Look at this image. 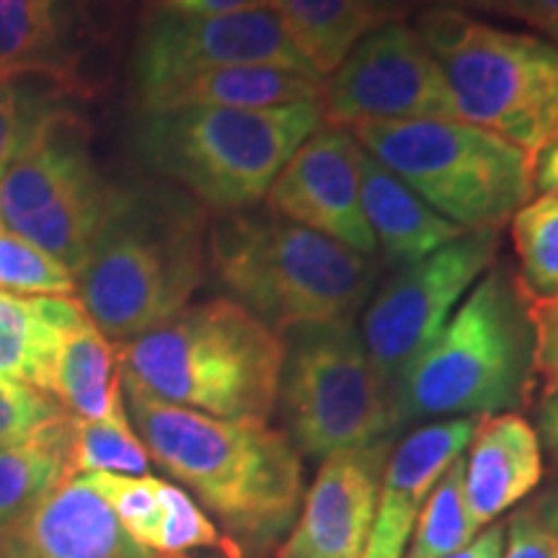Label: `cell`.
<instances>
[{
    "instance_id": "6da1fadb",
    "label": "cell",
    "mask_w": 558,
    "mask_h": 558,
    "mask_svg": "<svg viewBox=\"0 0 558 558\" xmlns=\"http://www.w3.org/2000/svg\"><path fill=\"white\" fill-rule=\"evenodd\" d=\"M124 409L153 463L197 497L241 558H264L295 527L303 460L288 432L262 418L173 407L122 378Z\"/></svg>"
},
{
    "instance_id": "7a4b0ae2",
    "label": "cell",
    "mask_w": 558,
    "mask_h": 558,
    "mask_svg": "<svg viewBox=\"0 0 558 558\" xmlns=\"http://www.w3.org/2000/svg\"><path fill=\"white\" fill-rule=\"evenodd\" d=\"M207 209L177 186L114 190L75 277L83 311L114 344L143 337L190 305L207 271Z\"/></svg>"
},
{
    "instance_id": "3957f363",
    "label": "cell",
    "mask_w": 558,
    "mask_h": 558,
    "mask_svg": "<svg viewBox=\"0 0 558 558\" xmlns=\"http://www.w3.org/2000/svg\"><path fill=\"white\" fill-rule=\"evenodd\" d=\"M207 267L233 295L230 300L279 333L354 326L378 279L373 256L267 207L209 220Z\"/></svg>"
},
{
    "instance_id": "277c9868",
    "label": "cell",
    "mask_w": 558,
    "mask_h": 558,
    "mask_svg": "<svg viewBox=\"0 0 558 558\" xmlns=\"http://www.w3.org/2000/svg\"><path fill=\"white\" fill-rule=\"evenodd\" d=\"M124 380L156 399L218 418L267 422L288 344L230 298L186 305L169 324L114 344Z\"/></svg>"
},
{
    "instance_id": "5b68a950",
    "label": "cell",
    "mask_w": 558,
    "mask_h": 558,
    "mask_svg": "<svg viewBox=\"0 0 558 558\" xmlns=\"http://www.w3.org/2000/svg\"><path fill=\"white\" fill-rule=\"evenodd\" d=\"M533 344L518 271L497 259L396 388L399 429L424 418L492 416L525 407L535 386Z\"/></svg>"
},
{
    "instance_id": "8992f818",
    "label": "cell",
    "mask_w": 558,
    "mask_h": 558,
    "mask_svg": "<svg viewBox=\"0 0 558 558\" xmlns=\"http://www.w3.org/2000/svg\"><path fill=\"white\" fill-rule=\"evenodd\" d=\"M320 124V101L140 111L135 148L148 169L207 213H241L264 205L279 171Z\"/></svg>"
},
{
    "instance_id": "52a82bcc",
    "label": "cell",
    "mask_w": 558,
    "mask_h": 558,
    "mask_svg": "<svg viewBox=\"0 0 558 558\" xmlns=\"http://www.w3.org/2000/svg\"><path fill=\"white\" fill-rule=\"evenodd\" d=\"M347 130L367 156L465 230L501 228L535 197L533 158L471 122L435 117L362 122Z\"/></svg>"
},
{
    "instance_id": "ba28073f",
    "label": "cell",
    "mask_w": 558,
    "mask_h": 558,
    "mask_svg": "<svg viewBox=\"0 0 558 558\" xmlns=\"http://www.w3.org/2000/svg\"><path fill=\"white\" fill-rule=\"evenodd\" d=\"M111 194L88 153L81 117L47 109L0 177V222L78 277L107 218Z\"/></svg>"
},
{
    "instance_id": "9c48e42d",
    "label": "cell",
    "mask_w": 558,
    "mask_h": 558,
    "mask_svg": "<svg viewBox=\"0 0 558 558\" xmlns=\"http://www.w3.org/2000/svg\"><path fill=\"white\" fill-rule=\"evenodd\" d=\"M279 399L295 450L318 460L383 442L399 429L393 390L369 362L357 326L295 331Z\"/></svg>"
},
{
    "instance_id": "30bf717a",
    "label": "cell",
    "mask_w": 558,
    "mask_h": 558,
    "mask_svg": "<svg viewBox=\"0 0 558 558\" xmlns=\"http://www.w3.org/2000/svg\"><path fill=\"white\" fill-rule=\"evenodd\" d=\"M437 62L458 120L505 137L533 163L558 140V50L550 41L478 21L469 41Z\"/></svg>"
},
{
    "instance_id": "8fae6325",
    "label": "cell",
    "mask_w": 558,
    "mask_h": 558,
    "mask_svg": "<svg viewBox=\"0 0 558 558\" xmlns=\"http://www.w3.org/2000/svg\"><path fill=\"white\" fill-rule=\"evenodd\" d=\"M499 246L501 228L469 230L373 290L357 331L369 362L393 393L448 326L460 300L499 259Z\"/></svg>"
},
{
    "instance_id": "7c38bea8",
    "label": "cell",
    "mask_w": 558,
    "mask_h": 558,
    "mask_svg": "<svg viewBox=\"0 0 558 558\" xmlns=\"http://www.w3.org/2000/svg\"><path fill=\"white\" fill-rule=\"evenodd\" d=\"M241 65H269L316 75L271 5L220 16L148 11L132 54L135 99H145L153 90L205 70Z\"/></svg>"
},
{
    "instance_id": "4fadbf2b",
    "label": "cell",
    "mask_w": 558,
    "mask_h": 558,
    "mask_svg": "<svg viewBox=\"0 0 558 558\" xmlns=\"http://www.w3.org/2000/svg\"><path fill=\"white\" fill-rule=\"evenodd\" d=\"M320 111L326 124L339 128L435 117L458 120L442 68L401 21L369 32L324 78Z\"/></svg>"
},
{
    "instance_id": "5bb4252c",
    "label": "cell",
    "mask_w": 558,
    "mask_h": 558,
    "mask_svg": "<svg viewBox=\"0 0 558 558\" xmlns=\"http://www.w3.org/2000/svg\"><path fill=\"white\" fill-rule=\"evenodd\" d=\"M362 156L352 132L324 122L279 171L264 207L362 256H375L378 246L360 199Z\"/></svg>"
},
{
    "instance_id": "9a60e30c",
    "label": "cell",
    "mask_w": 558,
    "mask_h": 558,
    "mask_svg": "<svg viewBox=\"0 0 558 558\" xmlns=\"http://www.w3.org/2000/svg\"><path fill=\"white\" fill-rule=\"evenodd\" d=\"M393 445L396 439L390 437L320 460L295 527L277 548V558H362Z\"/></svg>"
},
{
    "instance_id": "2e32d148",
    "label": "cell",
    "mask_w": 558,
    "mask_h": 558,
    "mask_svg": "<svg viewBox=\"0 0 558 558\" xmlns=\"http://www.w3.org/2000/svg\"><path fill=\"white\" fill-rule=\"evenodd\" d=\"M0 558H186L140 546L107 501L75 476L0 527Z\"/></svg>"
},
{
    "instance_id": "e0dca14e",
    "label": "cell",
    "mask_w": 558,
    "mask_h": 558,
    "mask_svg": "<svg viewBox=\"0 0 558 558\" xmlns=\"http://www.w3.org/2000/svg\"><path fill=\"white\" fill-rule=\"evenodd\" d=\"M478 416L439 418L411 429L390 450L383 471L373 533L362 558H403L432 488L469 448Z\"/></svg>"
},
{
    "instance_id": "ac0fdd59",
    "label": "cell",
    "mask_w": 558,
    "mask_h": 558,
    "mask_svg": "<svg viewBox=\"0 0 558 558\" xmlns=\"http://www.w3.org/2000/svg\"><path fill=\"white\" fill-rule=\"evenodd\" d=\"M86 484L107 501L120 525L140 546L166 556H184L192 550H220L241 558L220 527L184 488L156 476H117L86 473Z\"/></svg>"
},
{
    "instance_id": "d6986e66",
    "label": "cell",
    "mask_w": 558,
    "mask_h": 558,
    "mask_svg": "<svg viewBox=\"0 0 558 558\" xmlns=\"http://www.w3.org/2000/svg\"><path fill=\"white\" fill-rule=\"evenodd\" d=\"M465 507L476 533L499 522L541 484V437L525 416H478L465 448Z\"/></svg>"
},
{
    "instance_id": "ffe728a7",
    "label": "cell",
    "mask_w": 558,
    "mask_h": 558,
    "mask_svg": "<svg viewBox=\"0 0 558 558\" xmlns=\"http://www.w3.org/2000/svg\"><path fill=\"white\" fill-rule=\"evenodd\" d=\"M360 199L375 246L393 267H409L427 259L429 254L469 233L435 213L396 173L367 153L362 156Z\"/></svg>"
},
{
    "instance_id": "44dd1931",
    "label": "cell",
    "mask_w": 558,
    "mask_h": 558,
    "mask_svg": "<svg viewBox=\"0 0 558 558\" xmlns=\"http://www.w3.org/2000/svg\"><path fill=\"white\" fill-rule=\"evenodd\" d=\"M88 39L78 0H0V81L41 73L60 83L68 58Z\"/></svg>"
},
{
    "instance_id": "7402d4cb",
    "label": "cell",
    "mask_w": 558,
    "mask_h": 558,
    "mask_svg": "<svg viewBox=\"0 0 558 558\" xmlns=\"http://www.w3.org/2000/svg\"><path fill=\"white\" fill-rule=\"evenodd\" d=\"M324 81L316 75L269 65H241L205 70L190 78L173 81L140 99V111L179 107H226V109H271L290 104L320 101Z\"/></svg>"
},
{
    "instance_id": "603a6c76",
    "label": "cell",
    "mask_w": 558,
    "mask_h": 558,
    "mask_svg": "<svg viewBox=\"0 0 558 558\" xmlns=\"http://www.w3.org/2000/svg\"><path fill=\"white\" fill-rule=\"evenodd\" d=\"M83 313L75 295L29 298L0 290V375L52 393L62 337Z\"/></svg>"
},
{
    "instance_id": "cb8c5ba5",
    "label": "cell",
    "mask_w": 558,
    "mask_h": 558,
    "mask_svg": "<svg viewBox=\"0 0 558 558\" xmlns=\"http://www.w3.org/2000/svg\"><path fill=\"white\" fill-rule=\"evenodd\" d=\"M403 0H271L298 50L320 81L383 24L403 13Z\"/></svg>"
},
{
    "instance_id": "d4e9b609",
    "label": "cell",
    "mask_w": 558,
    "mask_h": 558,
    "mask_svg": "<svg viewBox=\"0 0 558 558\" xmlns=\"http://www.w3.org/2000/svg\"><path fill=\"white\" fill-rule=\"evenodd\" d=\"M50 396L65 414L81 422H96L128 411L117 349L88 313H83L62 337Z\"/></svg>"
},
{
    "instance_id": "484cf974",
    "label": "cell",
    "mask_w": 558,
    "mask_h": 558,
    "mask_svg": "<svg viewBox=\"0 0 558 558\" xmlns=\"http://www.w3.org/2000/svg\"><path fill=\"white\" fill-rule=\"evenodd\" d=\"M70 432L73 416L60 414L29 442L0 448V527L73 478Z\"/></svg>"
},
{
    "instance_id": "4316f807",
    "label": "cell",
    "mask_w": 558,
    "mask_h": 558,
    "mask_svg": "<svg viewBox=\"0 0 558 558\" xmlns=\"http://www.w3.org/2000/svg\"><path fill=\"white\" fill-rule=\"evenodd\" d=\"M518 282L530 305L558 300V197L535 194L509 220Z\"/></svg>"
},
{
    "instance_id": "83f0119b",
    "label": "cell",
    "mask_w": 558,
    "mask_h": 558,
    "mask_svg": "<svg viewBox=\"0 0 558 558\" xmlns=\"http://www.w3.org/2000/svg\"><path fill=\"white\" fill-rule=\"evenodd\" d=\"M465 456V452H463ZM448 465L418 514L403 558H448L476 538L465 507V458Z\"/></svg>"
},
{
    "instance_id": "f1b7e54d",
    "label": "cell",
    "mask_w": 558,
    "mask_h": 558,
    "mask_svg": "<svg viewBox=\"0 0 558 558\" xmlns=\"http://www.w3.org/2000/svg\"><path fill=\"white\" fill-rule=\"evenodd\" d=\"M70 471L75 476L86 473H117V476H148L150 456L143 439L132 429L124 414L81 422L73 416L70 432Z\"/></svg>"
},
{
    "instance_id": "f546056e",
    "label": "cell",
    "mask_w": 558,
    "mask_h": 558,
    "mask_svg": "<svg viewBox=\"0 0 558 558\" xmlns=\"http://www.w3.org/2000/svg\"><path fill=\"white\" fill-rule=\"evenodd\" d=\"M0 290L29 298H70L75 295V277L47 251L3 228L0 230Z\"/></svg>"
},
{
    "instance_id": "4dcf8cb0",
    "label": "cell",
    "mask_w": 558,
    "mask_h": 558,
    "mask_svg": "<svg viewBox=\"0 0 558 558\" xmlns=\"http://www.w3.org/2000/svg\"><path fill=\"white\" fill-rule=\"evenodd\" d=\"M65 414L50 393L21 386L0 375V448L29 442L41 427Z\"/></svg>"
},
{
    "instance_id": "1f68e13d",
    "label": "cell",
    "mask_w": 558,
    "mask_h": 558,
    "mask_svg": "<svg viewBox=\"0 0 558 558\" xmlns=\"http://www.w3.org/2000/svg\"><path fill=\"white\" fill-rule=\"evenodd\" d=\"M122 60V39H88L70 54L60 75L62 96L99 99L114 83Z\"/></svg>"
},
{
    "instance_id": "d6a6232c",
    "label": "cell",
    "mask_w": 558,
    "mask_h": 558,
    "mask_svg": "<svg viewBox=\"0 0 558 558\" xmlns=\"http://www.w3.org/2000/svg\"><path fill=\"white\" fill-rule=\"evenodd\" d=\"M478 19H473L469 11L456 9V5L435 3L427 11H422L416 16L414 34L427 47L432 58H448L456 50L469 41V37L476 29Z\"/></svg>"
},
{
    "instance_id": "836d02e7",
    "label": "cell",
    "mask_w": 558,
    "mask_h": 558,
    "mask_svg": "<svg viewBox=\"0 0 558 558\" xmlns=\"http://www.w3.org/2000/svg\"><path fill=\"white\" fill-rule=\"evenodd\" d=\"M45 111V104H24L11 81H0V177L16 160Z\"/></svg>"
},
{
    "instance_id": "e575fe53",
    "label": "cell",
    "mask_w": 558,
    "mask_h": 558,
    "mask_svg": "<svg viewBox=\"0 0 558 558\" xmlns=\"http://www.w3.org/2000/svg\"><path fill=\"white\" fill-rule=\"evenodd\" d=\"M530 320L535 337L533 375L546 399L558 393V300L530 305Z\"/></svg>"
},
{
    "instance_id": "d590c367",
    "label": "cell",
    "mask_w": 558,
    "mask_h": 558,
    "mask_svg": "<svg viewBox=\"0 0 558 558\" xmlns=\"http://www.w3.org/2000/svg\"><path fill=\"white\" fill-rule=\"evenodd\" d=\"M501 558H558V538L541 520L538 509L522 507L509 518Z\"/></svg>"
},
{
    "instance_id": "8d00e7d4",
    "label": "cell",
    "mask_w": 558,
    "mask_h": 558,
    "mask_svg": "<svg viewBox=\"0 0 558 558\" xmlns=\"http://www.w3.org/2000/svg\"><path fill=\"white\" fill-rule=\"evenodd\" d=\"M497 16L518 19L558 50V0H499Z\"/></svg>"
},
{
    "instance_id": "74e56055",
    "label": "cell",
    "mask_w": 558,
    "mask_h": 558,
    "mask_svg": "<svg viewBox=\"0 0 558 558\" xmlns=\"http://www.w3.org/2000/svg\"><path fill=\"white\" fill-rule=\"evenodd\" d=\"M271 0H148L150 13H181V16H220L251 9H267Z\"/></svg>"
},
{
    "instance_id": "f35d334b",
    "label": "cell",
    "mask_w": 558,
    "mask_h": 558,
    "mask_svg": "<svg viewBox=\"0 0 558 558\" xmlns=\"http://www.w3.org/2000/svg\"><path fill=\"white\" fill-rule=\"evenodd\" d=\"M83 29L90 39H122V0H78Z\"/></svg>"
},
{
    "instance_id": "ab89813d",
    "label": "cell",
    "mask_w": 558,
    "mask_h": 558,
    "mask_svg": "<svg viewBox=\"0 0 558 558\" xmlns=\"http://www.w3.org/2000/svg\"><path fill=\"white\" fill-rule=\"evenodd\" d=\"M501 554H505V522H494L481 530L469 546L448 558H501Z\"/></svg>"
},
{
    "instance_id": "60d3db41",
    "label": "cell",
    "mask_w": 558,
    "mask_h": 558,
    "mask_svg": "<svg viewBox=\"0 0 558 558\" xmlns=\"http://www.w3.org/2000/svg\"><path fill=\"white\" fill-rule=\"evenodd\" d=\"M535 194H556L558 197V140L535 158L533 163Z\"/></svg>"
},
{
    "instance_id": "b9f144b4",
    "label": "cell",
    "mask_w": 558,
    "mask_h": 558,
    "mask_svg": "<svg viewBox=\"0 0 558 558\" xmlns=\"http://www.w3.org/2000/svg\"><path fill=\"white\" fill-rule=\"evenodd\" d=\"M538 424H541L543 439H546L548 448L558 456V393L546 396V399H543Z\"/></svg>"
},
{
    "instance_id": "7bdbcfd3",
    "label": "cell",
    "mask_w": 558,
    "mask_h": 558,
    "mask_svg": "<svg viewBox=\"0 0 558 558\" xmlns=\"http://www.w3.org/2000/svg\"><path fill=\"white\" fill-rule=\"evenodd\" d=\"M535 509H538L541 520H543V522H546V525H548V530H550V533H554V535H556V538H558V486H556V488H554V492H550V494H548V497H546V499H543V501H541V505H538V507H535Z\"/></svg>"
},
{
    "instance_id": "ee69618b",
    "label": "cell",
    "mask_w": 558,
    "mask_h": 558,
    "mask_svg": "<svg viewBox=\"0 0 558 558\" xmlns=\"http://www.w3.org/2000/svg\"><path fill=\"white\" fill-rule=\"evenodd\" d=\"M437 3L456 5L463 11H484V13H497L499 0H437Z\"/></svg>"
},
{
    "instance_id": "f6af8a7d",
    "label": "cell",
    "mask_w": 558,
    "mask_h": 558,
    "mask_svg": "<svg viewBox=\"0 0 558 558\" xmlns=\"http://www.w3.org/2000/svg\"><path fill=\"white\" fill-rule=\"evenodd\" d=\"M186 558H228L226 554H220V550H213V554H186Z\"/></svg>"
},
{
    "instance_id": "bcb514c9",
    "label": "cell",
    "mask_w": 558,
    "mask_h": 558,
    "mask_svg": "<svg viewBox=\"0 0 558 558\" xmlns=\"http://www.w3.org/2000/svg\"><path fill=\"white\" fill-rule=\"evenodd\" d=\"M0 230H3V222H0Z\"/></svg>"
}]
</instances>
